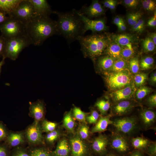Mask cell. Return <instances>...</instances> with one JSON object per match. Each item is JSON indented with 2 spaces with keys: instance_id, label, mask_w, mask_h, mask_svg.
Wrapping results in <instances>:
<instances>
[{
  "instance_id": "cell-1",
  "label": "cell",
  "mask_w": 156,
  "mask_h": 156,
  "mask_svg": "<svg viewBox=\"0 0 156 156\" xmlns=\"http://www.w3.org/2000/svg\"><path fill=\"white\" fill-rule=\"evenodd\" d=\"M25 26L26 34L35 46H40L49 37L59 35L56 21L49 16H35Z\"/></svg>"
},
{
  "instance_id": "cell-2",
  "label": "cell",
  "mask_w": 156,
  "mask_h": 156,
  "mask_svg": "<svg viewBox=\"0 0 156 156\" xmlns=\"http://www.w3.org/2000/svg\"><path fill=\"white\" fill-rule=\"evenodd\" d=\"M53 13L57 16L56 23L59 35H62L68 44L83 36V24L76 10L65 12L54 11Z\"/></svg>"
},
{
  "instance_id": "cell-3",
  "label": "cell",
  "mask_w": 156,
  "mask_h": 156,
  "mask_svg": "<svg viewBox=\"0 0 156 156\" xmlns=\"http://www.w3.org/2000/svg\"><path fill=\"white\" fill-rule=\"evenodd\" d=\"M77 40L80 44L84 57L94 60L104 53L109 43L105 36L96 34L80 36Z\"/></svg>"
},
{
  "instance_id": "cell-4",
  "label": "cell",
  "mask_w": 156,
  "mask_h": 156,
  "mask_svg": "<svg viewBox=\"0 0 156 156\" xmlns=\"http://www.w3.org/2000/svg\"><path fill=\"white\" fill-rule=\"evenodd\" d=\"M104 73L107 87L113 91L124 88L133 82L131 73L128 69L118 72Z\"/></svg>"
},
{
  "instance_id": "cell-5",
  "label": "cell",
  "mask_w": 156,
  "mask_h": 156,
  "mask_svg": "<svg viewBox=\"0 0 156 156\" xmlns=\"http://www.w3.org/2000/svg\"><path fill=\"white\" fill-rule=\"evenodd\" d=\"M31 44L32 42L27 35L6 39L2 57L5 59L8 58L12 60H15L21 51Z\"/></svg>"
},
{
  "instance_id": "cell-6",
  "label": "cell",
  "mask_w": 156,
  "mask_h": 156,
  "mask_svg": "<svg viewBox=\"0 0 156 156\" xmlns=\"http://www.w3.org/2000/svg\"><path fill=\"white\" fill-rule=\"evenodd\" d=\"M1 35L6 39L26 35V26L16 18L9 16L8 19L0 25Z\"/></svg>"
},
{
  "instance_id": "cell-7",
  "label": "cell",
  "mask_w": 156,
  "mask_h": 156,
  "mask_svg": "<svg viewBox=\"0 0 156 156\" xmlns=\"http://www.w3.org/2000/svg\"><path fill=\"white\" fill-rule=\"evenodd\" d=\"M115 132L127 136L133 133L138 127V120L133 116L116 118L112 120Z\"/></svg>"
},
{
  "instance_id": "cell-8",
  "label": "cell",
  "mask_w": 156,
  "mask_h": 156,
  "mask_svg": "<svg viewBox=\"0 0 156 156\" xmlns=\"http://www.w3.org/2000/svg\"><path fill=\"white\" fill-rule=\"evenodd\" d=\"M9 15L16 18L25 25L36 16L29 0H21Z\"/></svg>"
},
{
  "instance_id": "cell-9",
  "label": "cell",
  "mask_w": 156,
  "mask_h": 156,
  "mask_svg": "<svg viewBox=\"0 0 156 156\" xmlns=\"http://www.w3.org/2000/svg\"><path fill=\"white\" fill-rule=\"evenodd\" d=\"M131 145L127 136L118 133L114 132L109 139V145L111 148L121 155L129 152Z\"/></svg>"
},
{
  "instance_id": "cell-10",
  "label": "cell",
  "mask_w": 156,
  "mask_h": 156,
  "mask_svg": "<svg viewBox=\"0 0 156 156\" xmlns=\"http://www.w3.org/2000/svg\"><path fill=\"white\" fill-rule=\"evenodd\" d=\"M76 11L83 24V35L88 30H90L94 34L105 31L107 29L104 19L92 20L85 16L80 11L76 10Z\"/></svg>"
},
{
  "instance_id": "cell-11",
  "label": "cell",
  "mask_w": 156,
  "mask_h": 156,
  "mask_svg": "<svg viewBox=\"0 0 156 156\" xmlns=\"http://www.w3.org/2000/svg\"><path fill=\"white\" fill-rule=\"evenodd\" d=\"M42 131L39 123L35 121L26 129L25 135L29 143L38 145L44 143Z\"/></svg>"
},
{
  "instance_id": "cell-12",
  "label": "cell",
  "mask_w": 156,
  "mask_h": 156,
  "mask_svg": "<svg viewBox=\"0 0 156 156\" xmlns=\"http://www.w3.org/2000/svg\"><path fill=\"white\" fill-rule=\"evenodd\" d=\"M136 89L133 82L122 88L113 91L110 94L112 100L116 103L121 101L129 100L135 93Z\"/></svg>"
},
{
  "instance_id": "cell-13",
  "label": "cell",
  "mask_w": 156,
  "mask_h": 156,
  "mask_svg": "<svg viewBox=\"0 0 156 156\" xmlns=\"http://www.w3.org/2000/svg\"><path fill=\"white\" fill-rule=\"evenodd\" d=\"M71 156H87L88 148L86 144L77 135L70 140Z\"/></svg>"
},
{
  "instance_id": "cell-14",
  "label": "cell",
  "mask_w": 156,
  "mask_h": 156,
  "mask_svg": "<svg viewBox=\"0 0 156 156\" xmlns=\"http://www.w3.org/2000/svg\"><path fill=\"white\" fill-rule=\"evenodd\" d=\"M29 115L34 118V121L39 123L42 120L45 115V109L43 102L38 100L34 102L29 103Z\"/></svg>"
},
{
  "instance_id": "cell-15",
  "label": "cell",
  "mask_w": 156,
  "mask_h": 156,
  "mask_svg": "<svg viewBox=\"0 0 156 156\" xmlns=\"http://www.w3.org/2000/svg\"><path fill=\"white\" fill-rule=\"evenodd\" d=\"M109 145V139L106 135L100 134L93 140L92 148L96 154L100 155L107 153V147Z\"/></svg>"
},
{
  "instance_id": "cell-16",
  "label": "cell",
  "mask_w": 156,
  "mask_h": 156,
  "mask_svg": "<svg viewBox=\"0 0 156 156\" xmlns=\"http://www.w3.org/2000/svg\"><path fill=\"white\" fill-rule=\"evenodd\" d=\"M80 12L85 16L91 19L100 16L105 12L103 7L98 0H93L90 5L83 6Z\"/></svg>"
},
{
  "instance_id": "cell-17",
  "label": "cell",
  "mask_w": 156,
  "mask_h": 156,
  "mask_svg": "<svg viewBox=\"0 0 156 156\" xmlns=\"http://www.w3.org/2000/svg\"><path fill=\"white\" fill-rule=\"evenodd\" d=\"M36 16H49L53 13L50 6L46 0H29Z\"/></svg>"
},
{
  "instance_id": "cell-18",
  "label": "cell",
  "mask_w": 156,
  "mask_h": 156,
  "mask_svg": "<svg viewBox=\"0 0 156 156\" xmlns=\"http://www.w3.org/2000/svg\"><path fill=\"white\" fill-rule=\"evenodd\" d=\"M135 106L134 103L129 100L121 101L116 103L112 107V114L120 116L131 111Z\"/></svg>"
},
{
  "instance_id": "cell-19",
  "label": "cell",
  "mask_w": 156,
  "mask_h": 156,
  "mask_svg": "<svg viewBox=\"0 0 156 156\" xmlns=\"http://www.w3.org/2000/svg\"><path fill=\"white\" fill-rule=\"evenodd\" d=\"M140 118L143 127L148 129L155 124L156 121V114L151 109H144L140 113Z\"/></svg>"
},
{
  "instance_id": "cell-20",
  "label": "cell",
  "mask_w": 156,
  "mask_h": 156,
  "mask_svg": "<svg viewBox=\"0 0 156 156\" xmlns=\"http://www.w3.org/2000/svg\"><path fill=\"white\" fill-rule=\"evenodd\" d=\"M111 114L100 116L95 126L92 129L91 133H100L106 131L108 125L112 123V121L111 120Z\"/></svg>"
},
{
  "instance_id": "cell-21",
  "label": "cell",
  "mask_w": 156,
  "mask_h": 156,
  "mask_svg": "<svg viewBox=\"0 0 156 156\" xmlns=\"http://www.w3.org/2000/svg\"><path fill=\"white\" fill-rule=\"evenodd\" d=\"M8 144L11 147H16L23 143L25 141V134L23 132H12L6 138Z\"/></svg>"
},
{
  "instance_id": "cell-22",
  "label": "cell",
  "mask_w": 156,
  "mask_h": 156,
  "mask_svg": "<svg viewBox=\"0 0 156 156\" xmlns=\"http://www.w3.org/2000/svg\"><path fill=\"white\" fill-rule=\"evenodd\" d=\"M122 48L121 46L113 41L111 43L109 42L104 52L107 55L116 60L121 57Z\"/></svg>"
},
{
  "instance_id": "cell-23",
  "label": "cell",
  "mask_w": 156,
  "mask_h": 156,
  "mask_svg": "<svg viewBox=\"0 0 156 156\" xmlns=\"http://www.w3.org/2000/svg\"><path fill=\"white\" fill-rule=\"evenodd\" d=\"M115 60L108 55L98 57L97 65L101 70L107 72L112 67Z\"/></svg>"
},
{
  "instance_id": "cell-24",
  "label": "cell",
  "mask_w": 156,
  "mask_h": 156,
  "mask_svg": "<svg viewBox=\"0 0 156 156\" xmlns=\"http://www.w3.org/2000/svg\"><path fill=\"white\" fill-rule=\"evenodd\" d=\"M70 150L67 141L63 139L59 142L53 153L55 156H68Z\"/></svg>"
},
{
  "instance_id": "cell-25",
  "label": "cell",
  "mask_w": 156,
  "mask_h": 156,
  "mask_svg": "<svg viewBox=\"0 0 156 156\" xmlns=\"http://www.w3.org/2000/svg\"><path fill=\"white\" fill-rule=\"evenodd\" d=\"M131 146L135 149L142 151H145L146 147L151 142L143 137L133 138L130 140Z\"/></svg>"
},
{
  "instance_id": "cell-26",
  "label": "cell",
  "mask_w": 156,
  "mask_h": 156,
  "mask_svg": "<svg viewBox=\"0 0 156 156\" xmlns=\"http://www.w3.org/2000/svg\"><path fill=\"white\" fill-rule=\"evenodd\" d=\"M21 0H0V10L9 15Z\"/></svg>"
},
{
  "instance_id": "cell-27",
  "label": "cell",
  "mask_w": 156,
  "mask_h": 156,
  "mask_svg": "<svg viewBox=\"0 0 156 156\" xmlns=\"http://www.w3.org/2000/svg\"><path fill=\"white\" fill-rule=\"evenodd\" d=\"M128 67L127 60L120 57L115 60L112 67L107 72L120 71L128 69Z\"/></svg>"
},
{
  "instance_id": "cell-28",
  "label": "cell",
  "mask_w": 156,
  "mask_h": 156,
  "mask_svg": "<svg viewBox=\"0 0 156 156\" xmlns=\"http://www.w3.org/2000/svg\"><path fill=\"white\" fill-rule=\"evenodd\" d=\"M63 122L64 126L70 132L74 133L75 123L72 116L71 111L67 112L65 114Z\"/></svg>"
},
{
  "instance_id": "cell-29",
  "label": "cell",
  "mask_w": 156,
  "mask_h": 156,
  "mask_svg": "<svg viewBox=\"0 0 156 156\" xmlns=\"http://www.w3.org/2000/svg\"><path fill=\"white\" fill-rule=\"evenodd\" d=\"M113 41L122 47L125 46L132 43V38L130 36L127 34L115 35L113 36Z\"/></svg>"
},
{
  "instance_id": "cell-30",
  "label": "cell",
  "mask_w": 156,
  "mask_h": 156,
  "mask_svg": "<svg viewBox=\"0 0 156 156\" xmlns=\"http://www.w3.org/2000/svg\"><path fill=\"white\" fill-rule=\"evenodd\" d=\"M122 47L121 57L126 60L131 58L134 53V50L132 43Z\"/></svg>"
},
{
  "instance_id": "cell-31",
  "label": "cell",
  "mask_w": 156,
  "mask_h": 156,
  "mask_svg": "<svg viewBox=\"0 0 156 156\" xmlns=\"http://www.w3.org/2000/svg\"><path fill=\"white\" fill-rule=\"evenodd\" d=\"M102 115L105 114L109 109L110 103L108 100L102 99L98 101L95 104Z\"/></svg>"
},
{
  "instance_id": "cell-32",
  "label": "cell",
  "mask_w": 156,
  "mask_h": 156,
  "mask_svg": "<svg viewBox=\"0 0 156 156\" xmlns=\"http://www.w3.org/2000/svg\"><path fill=\"white\" fill-rule=\"evenodd\" d=\"M154 63V59L150 56H147L143 58L139 63L141 70H145L151 68Z\"/></svg>"
},
{
  "instance_id": "cell-33",
  "label": "cell",
  "mask_w": 156,
  "mask_h": 156,
  "mask_svg": "<svg viewBox=\"0 0 156 156\" xmlns=\"http://www.w3.org/2000/svg\"><path fill=\"white\" fill-rule=\"evenodd\" d=\"M73 113L74 117L76 119L83 123H86V117L89 113H85L79 107L75 106L73 108Z\"/></svg>"
},
{
  "instance_id": "cell-34",
  "label": "cell",
  "mask_w": 156,
  "mask_h": 156,
  "mask_svg": "<svg viewBox=\"0 0 156 156\" xmlns=\"http://www.w3.org/2000/svg\"><path fill=\"white\" fill-rule=\"evenodd\" d=\"M148 78L147 74L140 73L135 74L134 77V84L137 87L142 86L145 83Z\"/></svg>"
},
{
  "instance_id": "cell-35",
  "label": "cell",
  "mask_w": 156,
  "mask_h": 156,
  "mask_svg": "<svg viewBox=\"0 0 156 156\" xmlns=\"http://www.w3.org/2000/svg\"><path fill=\"white\" fill-rule=\"evenodd\" d=\"M57 124L44 120L42 121L41 126L42 131L49 133L55 130Z\"/></svg>"
},
{
  "instance_id": "cell-36",
  "label": "cell",
  "mask_w": 156,
  "mask_h": 156,
  "mask_svg": "<svg viewBox=\"0 0 156 156\" xmlns=\"http://www.w3.org/2000/svg\"><path fill=\"white\" fill-rule=\"evenodd\" d=\"M77 135L81 139H87L89 134V128L85 123L81 124L79 126L77 131Z\"/></svg>"
},
{
  "instance_id": "cell-37",
  "label": "cell",
  "mask_w": 156,
  "mask_h": 156,
  "mask_svg": "<svg viewBox=\"0 0 156 156\" xmlns=\"http://www.w3.org/2000/svg\"><path fill=\"white\" fill-rule=\"evenodd\" d=\"M152 89L147 86H141L136 91L135 97L137 99L141 100L149 94Z\"/></svg>"
},
{
  "instance_id": "cell-38",
  "label": "cell",
  "mask_w": 156,
  "mask_h": 156,
  "mask_svg": "<svg viewBox=\"0 0 156 156\" xmlns=\"http://www.w3.org/2000/svg\"><path fill=\"white\" fill-rule=\"evenodd\" d=\"M142 45L144 51L146 52L153 51L155 45L150 37H148L142 40Z\"/></svg>"
},
{
  "instance_id": "cell-39",
  "label": "cell",
  "mask_w": 156,
  "mask_h": 156,
  "mask_svg": "<svg viewBox=\"0 0 156 156\" xmlns=\"http://www.w3.org/2000/svg\"><path fill=\"white\" fill-rule=\"evenodd\" d=\"M142 15L138 12L129 13L127 16V22L132 27L135 25L141 19Z\"/></svg>"
},
{
  "instance_id": "cell-40",
  "label": "cell",
  "mask_w": 156,
  "mask_h": 156,
  "mask_svg": "<svg viewBox=\"0 0 156 156\" xmlns=\"http://www.w3.org/2000/svg\"><path fill=\"white\" fill-rule=\"evenodd\" d=\"M130 71L132 73H137L140 69L139 62L137 57L132 58L130 60L128 64Z\"/></svg>"
},
{
  "instance_id": "cell-41",
  "label": "cell",
  "mask_w": 156,
  "mask_h": 156,
  "mask_svg": "<svg viewBox=\"0 0 156 156\" xmlns=\"http://www.w3.org/2000/svg\"><path fill=\"white\" fill-rule=\"evenodd\" d=\"M60 134L59 131L55 129L48 133L46 136V140L49 143L52 144L58 139Z\"/></svg>"
},
{
  "instance_id": "cell-42",
  "label": "cell",
  "mask_w": 156,
  "mask_h": 156,
  "mask_svg": "<svg viewBox=\"0 0 156 156\" xmlns=\"http://www.w3.org/2000/svg\"><path fill=\"white\" fill-rule=\"evenodd\" d=\"M99 118L98 112L96 110H92L86 117V120L89 124H96Z\"/></svg>"
},
{
  "instance_id": "cell-43",
  "label": "cell",
  "mask_w": 156,
  "mask_h": 156,
  "mask_svg": "<svg viewBox=\"0 0 156 156\" xmlns=\"http://www.w3.org/2000/svg\"><path fill=\"white\" fill-rule=\"evenodd\" d=\"M142 3L143 8L147 10L152 11L156 9L155 2L153 0H142Z\"/></svg>"
},
{
  "instance_id": "cell-44",
  "label": "cell",
  "mask_w": 156,
  "mask_h": 156,
  "mask_svg": "<svg viewBox=\"0 0 156 156\" xmlns=\"http://www.w3.org/2000/svg\"><path fill=\"white\" fill-rule=\"evenodd\" d=\"M49 152L45 149L42 148H36L31 150L30 156H46Z\"/></svg>"
},
{
  "instance_id": "cell-45",
  "label": "cell",
  "mask_w": 156,
  "mask_h": 156,
  "mask_svg": "<svg viewBox=\"0 0 156 156\" xmlns=\"http://www.w3.org/2000/svg\"><path fill=\"white\" fill-rule=\"evenodd\" d=\"M145 151L150 156H156V142H151L147 146Z\"/></svg>"
},
{
  "instance_id": "cell-46",
  "label": "cell",
  "mask_w": 156,
  "mask_h": 156,
  "mask_svg": "<svg viewBox=\"0 0 156 156\" xmlns=\"http://www.w3.org/2000/svg\"><path fill=\"white\" fill-rule=\"evenodd\" d=\"M144 22L142 19H140L137 23L132 27V30L134 31L141 33L144 28Z\"/></svg>"
},
{
  "instance_id": "cell-47",
  "label": "cell",
  "mask_w": 156,
  "mask_h": 156,
  "mask_svg": "<svg viewBox=\"0 0 156 156\" xmlns=\"http://www.w3.org/2000/svg\"><path fill=\"white\" fill-rule=\"evenodd\" d=\"M148 106L151 107H155L156 106V94H154L150 96L147 100Z\"/></svg>"
},
{
  "instance_id": "cell-48",
  "label": "cell",
  "mask_w": 156,
  "mask_h": 156,
  "mask_svg": "<svg viewBox=\"0 0 156 156\" xmlns=\"http://www.w3.org/2000/svg\"><path fill=\"white\" fill-rule=\"evenodd\" d=\"M125 5L128 7L135 8L138 4V1L137 0H124L123 1Z\"/></svg>"
},
{
  "instance_id": "cell-49",
  "label": "cell",
  "mask_w": 156,
  "mask_h": 156,
  "mask_svg": "<svg viewBox=\"0 0 156 156\" xmlns=\"http://www.w3.org/2000/svg\"><path fill=\"white\" fill-rule=\"evenodd\" d=\"M8 134L7 131L4 126L0 123V141L7 138Z\"/></svg>"
},
{
  "instance_id": "cell-50",
  "label": "cell",
  "mask_w": 156,
  "mask_h": 156,
  "mask_svg": "<svg viewBox=\"0 0 156 156\" xmlns=\"http://www.w3.org/2000/svg\"><path fill=\"white\" fill-rule=\"evenodd\" d=\"M6 39L1 35L0 36V56L2 57L5 47Z\"/></svg>"
},
{
  "instance_id": "cell-51",
  "label": "cell",
  "mask_w": 156,
  "mask_h": 156,
  "mask_svg": "<svg viewBox=\"0 0 156 156\" xmlns=\"http://www.w3.org/2000/svg\"><path fill=\"white\" fill-rule=\"evenodd\" d=\"M9 15L4 11L0 10V25L8 19Z\"/></svg>"
},
{
  "instance_id": "cell-52",
  "label": "cell",
  "mask_w": 156,
  "mask_h": 156,
  "mask_svg": "<svg viewBox=\"0 0 156 156\" xmlns=\"http://www.w3.org/2000/svg\"><path fill=\"white\" fill-rule=\"evenodd\" d=\"M147 25L150 27H155L156 25V13L155 12L153 16L148 21Z\"/></svg>"
},
{
  "instance_id": "cell-53",
  "label": "cell",
  "mask_w": 156,
  "mask_h": 156,
  "mask_svg": "<svg viewBox=\"0 0 156 156\" xmlns=\"http://www.w3.org/2000/svg\"><path fill=\"white\" fill-rule=\"evenodd\" d=\"M13 156H30L24 150L21 149H17Z\"/></svg>"
},
{
  "instance_id": "cell-54",
  "label": "cell",
  "mask_w": 156,
  "mask_h": 156,
  "mask_svg": "<svg viewBox=\"0 0 156 156\" xmlns=\"http://www.w3.org/2000/svg\"><path fill=\"white\" fill-rule=\"evenodd\" d=\"M128 156H144L142 151L135 149L130 153Z\"/></svg>"
},
{
  "instance_id": "cell-55",
  "label": "cell",
  "mask_w": 156,
  "mask_h": 156,
  "mask_svg": "<svg viewBox=\"0 0 156 156\" xmlns=\"http://www.w3.org/2000/svg\"><path fill=\"white\" fill-rule=\"evenodd\" d=\"M123 22L122 18L118 16L115 17L113 21L114 23L117 26Z\"/></svg>"
},
{
  "instance_id": "cell-56",
  "label": "cell",
  "mask_w": 156,
  "mask_h": 156,
  "mask_svg": "<svg viewBox=\"0 0 156 156\" xmlns=\"http://www.w3.org/2000/svg\"><path fill=\"white\" fill-rule=\"evenodd\" d=\"M114 1L113 0H106L103 1L102 3L104 7L109 8Z\"/></svg>"
},
{
  "instance_id": "cell-57",
  "label": "cell",
  "mask_w": 156,
  "mask_h": 156,
  "mask_svg": "<svg viewBox=\"0 0 156 156\" xmlns=\"http://www.w3.org/2000/svg\"><path fill=\"white\" fill-rule=\"evenodd\" d=\"M7 155L6 149L2 146H0V156H6Z\"/></svg>"
},
{
  "instance_id": "cell-58",
  "label": "cell",
  "mask_w": 156,
  "mask_h": 156,
  "mask_svg": "<svg viewBox=\"0 0 156 156\" xmlns=\"http://www.w3.org/2000/svg\"><path fill=\"white\" fill-rule=\"evenodd\" d=\"M117 27L121 31H124L126 29V26L124 22H123L120 23V24L118 25Z\"/></svg>"
},
{
  "instance_id": "cell-59",
  "label": "cell",
  "mask_w": 156,
  "mask_h": 156,
  "mask_svg": "<svg viewBox=\"0 0 156 156\" xmlns=\"http://www.w3.org/2000/svg\"><path fill=\"white\" fill-rule=\"evenodd\" d=\"M151 82L153 84H155L156 83V73L155 72L152 74L150 78V80Z\"/></svg>"
},
{
  "instance_id": "cell-60",
  "label": "cell",
  "mask_w": 156,
  "mask_h": 156,
  "mask_svg": "<svg viewBox=\"0 0 156 156\" xmlns=\"http://www.w3.org/2000/svg\"><path fill=\"white\" fill-rule=\"evenodd\" d=\"M151 38L156 46V34L155 33H153L151 35Z\"/></svg>"
},
{
  "instance_id": "cell-61",
  "label": "cell",
  "mask_w": 156,
  "mask_h": 156,
  "mask_svg": "<svg viewBox=\"0 0 156 156\" xmlns=\"http://www.w3.org/2000/svg\"><path fill=\"white\" fill-rule=\"evenodd\" d=\"M116 4V1L114 0L113 2L109 8L111 10H114L115 8Z\"/></svg>"
},
{
  "instance_id": "cell-62",
  "label": "cell",
  "mask_w": 156,
  "mask_h": 156,
  "mask_svg": "<svg viewBox=\"0 0 156 156\" xmlns=\"http://www.w3.org/2000/svg\"><path fill=\"white\" fill-rule=\"evenodd\" d=\"M5 58L2 57V60L0 62V77L1 70V68L2 66L5 64Z\"/></svg>"
},
{
  "instance_id": "cell-63",
  "label": "cell",
  "mask_w": 156,
  "mask_h": 156,
  "mask_svg": "<svg viewBox=\"0 0 156 156\" xmlns=\"http://www.w3.org/2000/svg\"><path fill=\"white\" fill-rule=\"evenodd\" d=\"M106 156H117V155L114 153H110L107 154V155Z\"/></svg>"
},
{
  "instance_id": "cell-64",
  "label": "cell",
  "mask_w": 156,
  "mask_h": 156,
  "mask_svg": "<svg viewBox=\"0 0 156 156\" xmlns=\"http://www.w3.org/2000/svg\"><path fill=\"white\" fill-rule=\"evenodd\" d=\"M46 156H51V154L49 152Z\"/></svg>"
}]
</instances>
